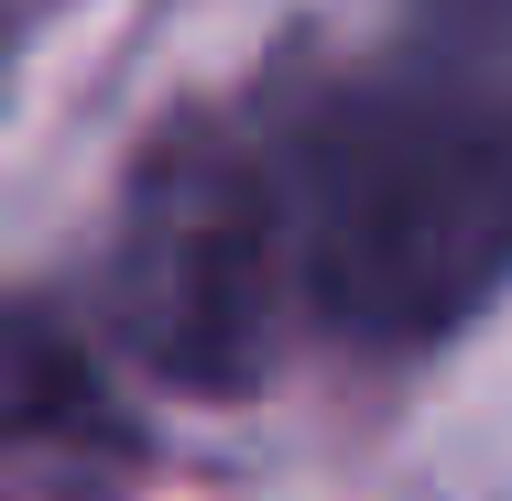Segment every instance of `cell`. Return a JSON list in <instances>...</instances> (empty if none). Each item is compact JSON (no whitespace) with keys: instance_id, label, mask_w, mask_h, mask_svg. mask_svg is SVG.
<instances>
[{"instance_id":"6da1fadb","label":"cell","mask_w":512,"mask_h":501,"mask_svg":"<svg viewBox=\"0 0 512 501\" xmlns=\"http://www.w3.org/2000/svg\"><path fill=\"white\" fill-rule=\"evenodd\" d=\"M218 131L295 338L425 349L512 295V0H404L371 55Z\"/></svg>"}]
</instances>
